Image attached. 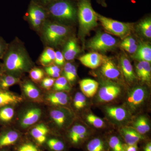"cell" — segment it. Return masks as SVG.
<instances>
[{
  "label": "cell",
  "mask_w": 151,
  "mask_h": 151,
  "mask_svg": "<svg viewBox=\"0 0 151 151\" xmlns=\"http://www.w3.org/2000/svg\"><path fill=\"white\" fill-rule=\"evenodd\" d=\"M2 69L13 76L19 75L29 70L32 61L24 45L18 40L9 44L3 57Z\"/></svg>",
  "instance_id": "6da1fadb"
},
{
  "label": "cell",
  "mask_w": 151,
  "mask_h": 151,
  "mask_svg": "<svg viewBox=\"0 0 151 151\" xmlns=\"http://www.w3.org/2000/svg\"><path fill=\"white\" fill-rule=\"evenodd\" d=\"M36 2L45 9L48 15L59 21L73 22L77 18L75 1L40 0Z\"/></svg>",
  "instance_id": "7a4b0ae2"
},
{
  "label": "cell",
  "mask_w": 151,
  "mask_h": 151,
  "mask_svg": "<svg viewBox=\"0 0 151 151\" xmlns=\"http://www.w3.org/2000/svg\"><path fill=\"white\" fill-rule=\"evenodd\" d=\"M75 1L79 25V37L83 41L85 37L98 25L97 12L92 8L91 0Z\"/></svg>",
  "instance_id": "3957f363"
},
{
  "label": "cell",
  "mask_w": 151,
  "mask_h": 151,
  "mask_svg": "<svg viewBox=\"0 0 151 151\" xmlns=\"http://www.w3.org/2000/svg\"><path fill=\"white\" fill-rule=\"evenodd\" d=\"M42 27L44 40L52 46L59 45L69 34V29L65 26L46 20Z\"/></svg>",
  "instance_id": "277c9868"
},
{
  "label": "cell",
  "mask_w": 151,
  "mask_h": 151,
  "mask_svg": "<svg viewBox=\"0 0 151 151\" xmlns=\"http://www.w3.org/2000/svg\"><path fill=\"white\" fill-rule=\"evenodd\" d=\"M97 19L108 32L119 37L125 38L133 30V24L106 17L97 13Z\"/></svg>",
  "instance_id": "5b68a950"
},
{
  "label": "cell",
  "mask_w": 151,
  "mask_h": 151,
  "mask_svg": "<svg viewBox=\"0 0 151 151\" xmlns=\"http://www.w3.org/2000/svg\"><path fill=\"white\" fill-rule=\"evenodd\" d=\"M117 44V40L111 35L98 32L87 44V47L94 52H105L113 49Z\"/></svg>",
  "instance_id": "8992f818"
},
{
  "label": "cell",
  "mask_w": 151,
  "mask_h": 151,
  "mask_svg": "<svg viewBox=\"0 0 151 151\" xmlns=\"http://www.w3.org/2000/svg\"><path fill=\"white\" fill-rule=\"evenodd\" d=\"M48 16L46 10L42 6L33 0L31 1L28 9L27 17L33 27L35 29H40Z\"/></svg>",
  "instance_id": "52a82bcc"
},
{
  "label": "cell",
  "mask_w": 151,
  "mask_h": 151,
  "mask_svg": "<svg viewBox=\"0 0 151 151\" xmlns=\"http://www.w3.org/2000/svg\"><path fill=\"white\" fill-rule=\"evenodd\" d=\"M147 96L145 87L138 86L133 88L128 93L126 103L132 112H135L142 106Z\"/></svg>",
  "instance_id": "ba28073f"
},
{
  "label": "cell",
  "mask_w": 151,
  "mask_h": 151,
  "mask_svg": "<svg viewBox=\"0 0 151 151\" xmlns=\"http://www.w3.org/2000/svg\"><path fill=\"white\" fill-rule=\"evenodd\" d=\"M121 92L122 89L118 84L113 82H107L100 87L97 99L101 103L111 102L119 97Z\"/></svg>",
  "instance_id": "9c48e42d"
},
{
  "label": "cell",
  "mask_w": 151,
  "mask_h": 151,
  "mask_svg": "<svg viewBox=\"0 0 151 151\" xmlns=\"http://www.w3.org/2000/svg\"><path fill=\"white\" fill-rule=\"evenodd\" d=\"M101 72L104 76L111 80H117L121 75L120 70L114 61L106 56H104L101 65Z\"/></svg>",
  "instance_id": "30bf717a"
},
{
  "label": "cell",
  "mask_w": 151,
  "mask_h": 151,
  "mask_svg": "<svg viewBox=\"0 0 151 151\" xmlns=\"http://www.w3.org/2000/svg\"><path fill=\"white\" fill-rule=\"evenodd\" d=\"M104 56L96 52H93L82 55L78 59L84 66L95 69L102 65Z\"/></svg>",
  "instance_id": "8fae6325"
},
{
  "label": "cell",
  "mask_w": 151,
  "mask_h": 151,
  "mask_svg": "<svg viewBox=\"0 0 151 151\" xmlns=\"http://www.w3.org/2000/svg\"><path fill=\"white\" fill-rule=\"evenodd\" d=\"M119 132L127 145H137L139 142L145 139L144 135L139 134L132 127H122L120 129Z\"/></svg>",
  "instance_id": "7c38bea8"
},
{
  "label": "cell",
  "mask_w": 151,
  "mask_h": 151,
  "mask_svg": "<svg viewBox=\"0 0 151 151\" xmlns=\"http://www.w3.org/2000/svg\"><path fill=\"white\" fill-rule=\"evenodd\" d=\"M82 93L88 98L93 97L97 93L99 88V83L91 78H85L79 81Z\"/></svg>",
  "instance_id": "4fadbf2b"
},
{
  "label": "cell",
  "mask_w": 151,
  "mask_h": 151,
  "mask_svg": "<svg viewBox=\"0 0 151 151\" xmlns=\"http://www.w3.org/2000/svg\"><path fill=\"white\" fill-rule=\"evenodd\" d=\"M120 64L121 70L126 81L129 83L134 82L137 79V76L135 75L131 63L127 57L124 55L121 56Z\"/></svg>",
  "instance_id": "5bb4252c"
},
{
  "label": "cell",
  "mask_w": 151,
  "mask_h": 151,
  "mask_svg": "<svg viewBox=\"0 0 151 151\" xmlns=\"http://www.w3.org/2000/svg\"><path fill=\"white\" fill-rule=\"evenodd\" d=\"M105 111L107 116L117 122H122L127 120L129 114L125 108L119 106H107Z\"/></svg>",
  "instance_id": "9a60e30c"
},
{
  "label": "cell",
  "mask_w": 151,
  "mask_h": 151,
  "mask_svg": "<svg viewBox=\"0 0 151 151\" xmlns=\"http://www.w3.org/2000/svg\"><path fill=\"white\" fill-rule=\"evenodd\" d=\"M41 115V111L38 108L29 109L25 113L22 118L21 125L23 128H26L35 124L38 121Z\"/></svg>",
  "instance_id": "2e32d148"
},
{
  "label": "cell",
  "mask_w": 151,
  "mask_h": 151,
  "mask_svg": "<svg viewBox=\"0 0 151 151\" xmlns=\"http://www.w3.org/2000/svg\"><path fill=\"white\" fill-rule=\"evenodd\" d=\"M80 51L77 42L74 39H70L66 42L63 49V54L65 59L72 60Z\"/></svg>",
  "instance_id": "e0dca14e"
},
{
  "label": "cell",
  "mask_w": 151,
  "mask_h": 151,
  "mask_svg": "<svg viewBox=\"0 0 151 151\" xmlns=\"http://www.w3.org/2000/svg\"><path fill=\"white\" fill-rule=\"evenodd\" d=\"M133 57L135 59L140 61H151V47L148 44L141 43L138 46L137 51L135 52Z\"/></svg>",
  "instance_id": "ac0fdd59"
},
{
  "label": "cell",
  "mask_w": 151,
  "mask_h": 151,
  "mask_svg": "<svg viewBox=\"0 0 151 151\" xmlns=\"http://www.w3.org/2000/svg\"><path fill=\"white\" fill-rule=\"evenodd\" d=\"M133 128L139 134L145 135L150 130L148 119L145 116H139L134 122Z\"/></svg>",
  "instance_id": "d6986e66"
},
{
  "label": "cell",
  "mask_w": 151,
  "mask_h": 151,
  "mask_svg": "<svg viewBox=\"0 0 151 151\" xmlns=\"http://www.w3.org/2000/svg\"><path fill=\"white\" fill-rule=\"evenodd\" d=\"M22 98L11 92L0 89V108L21 101Z\"/></svg>",
  "instance_id": "ffe728a7"
},
{
  "label": "cell",
  "mask_w": 151,
  "mask_h": 151,
  "mask_svg": "<svg viewBox=\"0 0 151 151\" xmlns=\"http://www.w3.org/2000/svg\"><path fill=\"white\" fill-rule=\"evenodd\" d=\"M48 132L47 127L44 124L36 126L31 131V134L39 144H42L45 142Z\"/></svg>",
  "instance_id": "44dd1931"
},
{
  "label": "cell",
  "mask_w": 151,
  "mask_h": 151,
  "mask_svg": "<svg viewBox=\"0 0 151 151\" xmlns=\"http://www.w3.org/2000/svg\"><path fill=\"white\" fill-rule=\"evenodd\" d=\"M47 100L53 105H65L68 103V97L65 92H58L49 95Z\"/></svg>",
  "instance_id": "7402d4cb"
},
{
  "label": "cell",
  "mask_w": 151,
  "mask_h": 151,
  "mask_svg": "<svg viewBox=\"0 0 151 151\" xmlns=\"http://www.w3.org/2000/svg\"><path fill=\"white\" fill-rule=\"evenodd\" d=\"M87 151H108V146L103 139L95 138L88 142L86 145Z\"/></svg>",
  "instance_id": "603a6c76"
},
{
  "label": "cell",
  "mask_w": 151,
  "mask_h": 151,
  "mask_svg": "<svg viewBox=\"0 0 151 151\" xmlns=\"http://www.w3.org/2000/svg\"><path fill=\"white\" fill-rule=\"evenodd\" d=\"M55 53V52L53 48L49 47H46L40 57V64L43 66H47L54 62Z\"/></svg>",
  "instance_id": "cb8c5ba5"
},
{
  "label": "cell",
  "mask_w": 151,
  "mask_h": 151,
  "mask_svg": "<svg viewBox=\"0 0 151 151\" xmlns=\"http://www.w3.org/2000/svg\"><path fill=\"white\" fill-rule=\"evenodd\" d=\"M19 138V134L15 131H10L0 137V147H5L13 145Z\"/></svg>",
  "instance_id": "d4e9b609"
},
{
  "label": "cell",
  "mask_w": 151,
  "mask_h": 151,
  "mask_svg": "<svg viewBox=\"0 0 151 151\" xmlns=\"http://www.w3.org/2000/svg\"><path fill=\"white\" fill-rule=\"evenodd\" d=\"M19 78L14 76L2 75L0 77V89L5 90L19 83Z\"/></svg>",
  "instance_id": "484cf974"
},
{
  "label": "cell",
  "mask_w": 151,
  "mask_h": 151,
  "mask_svg": "<svg viewBox=\"0 0 151 151\" xmlns=\"http://www.w3.org/2000/svg\"><path fill=\"white\" fill-rule=\"evenodd\" d=\"M50 116L58 127L61 128L67 120V116L63 111L54 110L50 111Z\"/></svg>",
  "instance_id": "4316f807"
},
{
  "label": "cell",
  "mask_w": 151,
  "mask_h": 151,
  "mask_svg": "<svg viewBox=\"0 0 151 151\" xmlns=\"http://www.w3.org/2000/svg\"><path fill=\"white\" fill-rule=\"evenodd\" d=\"M138 29L144 36L148 38L151 37V19L147 17L140 22L138 25Z\"/></svg>",
  "instance_id": "83f0119b"
},
{
  "label": "cell",
  "mask_w": 151,
  "mask_h": 151,
  "mask_svg": "<svg viewBox=\"0 0 151 151\" xmlns=\"http://www.w3.org/2000/svg\"><path fill=\"white\" fill-rule=\"evenodd\" d=\"M23 89L26 95L31 99H37L39 97L40 92L38 89L29 81H27L23 84Z\"/></svg>",
  "instance_id": "f1b7e54d"
},
{
  "label": "cell",
  "mask_w": 151,
  "mask_h": 151,
  "mask_svg": "<svg viewBox=\"0 0 151 151\" xmlns=\"http://www.w3.org/2000/svg\"><path fill=\"white\" fill-rule=\"evenodd\" d=\"M53 89L58 92L69 91L70 87L68 81L64 76H60L55 80L53 85Z\"/></svg>",
  "instance_id": "f546056e"
},
{
  "label": "cell",
  "mask_w": 151,
  "mask_h": 151,
  "mask_svg": "<svg viewBox=\"0 0 151 151\" xmlns=\"http://www.w3.org/2000/svg\"><path fill=\"white\" fill-rule=\"evenodd\" d=\"M108 143L111 151H124V144L117 136H111L109 138Z\"/></svg>",
  "instance_id": "4dcf8cb0"
},
{
  "label": "cell",
  "mask_w": 151,
  "mask_h": 151,
  "mask_svg": "<svg viewBox=\"0 0 151 151\" xmlns=\"http://www.w3.org/2000/svg\"><path fill=\"white\" fill-rule=\"evenodd\" d=\"M14 110L12 107L4 106L0 109V121L4 122L10 121L13 118Z\"/></svg>",
  "instance_id": "1f68e13d"
},
{
  "label": "cell",
  "mask_w": 151,
  "mask_h": 151,
  "mask_svg": "<svg viewBox=\"0 0 151 151\" xmlns=\"http://www.w3.org/2000/svg\"><path fill=\"white\" fill-rule=\"evenodd\" d=\"M86 133H88V131L86 127L80 124L75 125L72 127L69 132V138L70 142H72L75 138L79 135Z\"/></svg>",
  "instance_id": "d6a6232c"
},
{
  "label": "cell",
  "mask_w": 151,
  "mask_h": 151,
  "mask_svg": "<svg viewBox=\"0 0 151 151\" xmlns=\"http://www.w3.org/2000/svg\"><path fill=\"white\" fill-rule=\"evenodd\" d=\"M86 120L89 124L96 128H102L105 125L103 119L92 113H89L86 116Z\"/></svg>",
  "instance_id": "836d02e7"
},
{
  "label": "cell",
  "mask_w": 151,
  "mask_h": 151,
  "mask_svg": "<svg viewBox=\"0 0 151 151\" xmlns=\"http://www.w3.org/2000/svg\"><path fill=\"white\" fill-rule=\"evenodd\" d=\"M86 97L80 92L76 94L73 99V106L77 110H80L86 106Z\"/></svg>",
  "instance_id": "e575fe53"
},
{
  "label": "cell",
  "mask_w": 151,
  "mask_h": 151,
  "mask_svg": "<svg viewBox=\"0 0 151 151\" xmlns=\"http://www.w3.org/2000/svg\"><path fill=\"white\" fill-rule=\"evenodd\" d=\"M142 65V75L140 80L144 82H150L151 81V67L150 63L140 61Z\"/></svg>",
  "instance_id": "d590c367"
},
{
  "label": "cell",
  "mask_w": 151,
  "mask_h": 151,
  "mask_svg": "<svg viewBox=\"0 0 151 151\" xmlns=\"http://www.w3.org/2000/svg\"><path fill=\"white\" fill-rule=\"evenodd\" d=\"M47 144L49 148L52 151H62L65 148L64 143L58 139H50Z\"/></svg>",
  "instance_id": "8d00e7d4"
},
{
  "label": "cell",
  "mask_w": 151,
  "mask_h": 151,
  "mask_svg": "<svg viewBox=\"0 0 151 151\" xmlns=\"http://www.w3.org/2000/svg\"><path fill=\"white\" fill-rule=\"evenodd\" d=\"M29 73L30 77L33 81L35 82H38L43 79L45 72L41 68H34L31 69Z\"/></svg>",
  "instance_id": "74e56055"
},
{
  "label": "cell",
  "mask_w": 151,
  "mask_h": 151,
  "mask_svg": "<svg viewBox=\"0 0 151 151\" xmlns=\"http://www.w3.org/2000/svg\"><path fill=\"white\" fill-rule=\"evenodd\" d=\"M55 79L52 77H46L42 80L41 85L45 89H49L53 86Z\"/></svg>",
  "instance_id": "f35d334b"
},
{
  "label": "cell",
  "mask_w": 151,
  "mask_h": 151,
  "mask_svg": "<svg viewBox=\"0 0 151 151\" xmlns=\"http://www.w3.org/2000/svg\"><path fill=\"white\" fill-rule=\"evenodd\" d=\"M65 60L62 52L59 51L55 52L54 62L56 65L58 66H61L64 65Z\"/></svg>",
  "instance_id": "ab89813d"
},
{
  "label": "cell",
  "mask_w": 151,
  "mask_h": 151,
  "mask_svg": "<svg viewBox=\"0 0 151 151\" xmlns=\"http://www.w3.org/2000/svg\"><path fill=\"white\" fill-rule=\"evenodd\" d=\"M77 75V70H76V67L75 65H72L69 75L66 78L68 83L70 84L73 83L76 80Z\"/></svg>",
  "instance_id": "60d3db41"
},
{
  "label": "cell",
  "mask_w": 151,
  "mask_h": 151,
  "mask_svg": "<svg viewBox=\"0 0 151 151\" xmlns=\"http://www.w3.org/2000/svg\"><path fill=\"white\" fill-rule=\"evenodd\" d=\"M121 47L129 53H134L137 51L138 45L137 44L134 45H129L122 42L121 44Z\"/></svg>",
  "instance_id": "b9f144b4"
},
{
  "label": "cell",
  "mask_w": 151,
  "mask_h": 151,
  "mask_svg": "<svg viewBox=\"0 0 151 151\" xmlns=\"http://www.w3.org/2000/svg\"><path fill=\"white\" fill-rule=\"evenodd\" d=\"M18 151H39L37 147L30 143L25 144L20 147Z\"/></svg>",
  "instance_id": "7bdbcfd3"
},
{
  "label": "cell",
  "mask_w": 151,
  "mask_h": 151,
  "mask_svg": "<svg viewBox=\"0 0 151 151\" xmlns=\"http://www.w3.org/2000/svg\"><path fill=\"white\" fill-rule=\"evenodd\" d=\"M8 45L5 41L0 37V59H2Z\"/></svg>",
  "instance_id": "ee69618b"
},
{
  "label": "cell",
  "mask_w": 151,
  "mask_h": 151,
  "mask_svg": "<svg viewBox=\"0 0 151 151\" xmlns=\"http://www.w3.org/2000/svg\"><path fill=\"white\" fill-rule=\"evenodd\" d=\"M45 71L47 73H60L61 70L58 66L57 65H50L46 66Z\"/></svg>",
  "instance_id": "f6af8a7d"
},
{
  "label": "cell",
  "mask_w": 151,
  "mask_h": 151,
  "mask_svg": "<svg viewBox=\"0 0 151 151\" xmlns=\"http://www.w3.org/2000/svg\"><path fill=\"white\" fill-rule=\"evenodd\" d=\"M138 149L137 145L124 144V151H138Z\"/></svg>",
  "instance_id": "bcb514c9"
},
{
  "label": "cell",
  "mask_w": 151,
  "mask_h": 151,
  "mask_svg": "<svg viewBox=\"0 0 151 151\" xmlns=\"http://www.w3.org/2000/svg\"><path fill=\"white\" fill-rule=\"evenodd\" d=\"M72 64L70 63H67L64 65L63 68V75L65 78H67L70 73Z\"/></svg>",
  "instance_id": "7dc6e473"
},
{
  "label": "cell",
  "mask_w": 151,
  "mask_h": 151,
  "mask_svg": "<svg viewBox=\"0 0 151 151\" xmlns=\"http://www.w3.org/2000/svg\"><path fill=\"white\" fill-rule=\"evenodd\" d=\"M142 65L141 61L138 63L136 65V73L138 78L141 79L142 75Z\"/></svg>",
  "instance_id": "c3c4849f"
},
{
  "label": "cell",
  "mask_w": 151,
  "mask_h": 151,
  "mask_svg": "<svg viewBox=\"0 0 151 151\" xmlns=\"http://www.w3.org/2000/svg\"><path fill=\"white\" fill-rule=\"evenodd\" d=\"M122 42L129 45H134L136 44V41L134 39L131 37H128L124 38V40Z\"/></svg>",
  "instance_id": "681fc988"
},
{
  "label": "cell",
  "mask_w": 151,
  "mask_h": 151,
  "mask_svg": "<svg viewBox=\"0 0 151 151\" xmlns=\"http://www.w3.org/2000/svg\"><path fill=\"white\" fill-rule=\"evenodd\" d=\"M144 151H151V143H147L144 147Z\"/></svg>",
  "instance_id": "f907efd6"
},
{
  "label": "cell",
  "mask_w": 151,
  "mask_h": 151,
  "mask_svg": "<svg viewBox=\"0 0 151 151\" xmlns=\"http://www.w3.org/2000/svg\"><path fill=\"white\" fill-rule=\"evenodd\" d=\"M97 2L98 4H100L101 5L103 6H106V1L105 0H97Z\"/></svg>",
  "instance_id": "816d5d0a"
},
{
  "label": "cell",
  "mask_w": 151,
  "mask_h": 151,
  "mask_svg": "<svg viewBox=\"0 0 151 151\" xmlns=\"http://www.w3.org/2000/svg\"><path fill=\"white\" fill-rule=\"evenodd\" d=\"M2 65L1 64H0V77L2 75Z\"/></svg>",
  "instance_id": "f5cc1de1"
},
{
  "label": "cell",
  "mask_w": 151,
  "mask_h": 151,
  "mask_svg": "<svg viewBox=\"0 0 151 151\" xmlns=\"http://www.w3.org/2000/svg\"><path fill=\"white\" fill-rule=\"evenodd\" d=\"M35 1H40V0H33Z\"/></svg>",
  "instance_id": "db71d44e"
}]
</instances>
